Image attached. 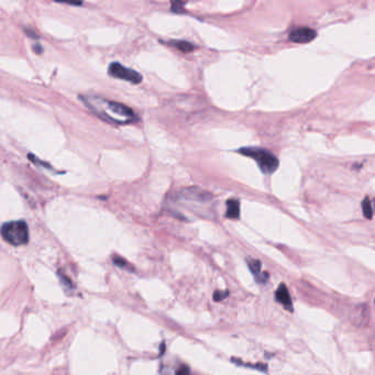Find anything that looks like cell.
Here are the masks:
<instances>
[{"mask_svg":"<svg viewBox=\"0 0 375 375\" xmlns=\"http://www.w3.org/2000/svg\"><path fill=\"white\" fill-rule=\"evenodd\" d=\"M168 211L175 216L186 218L187 214L207 217V214L213 211L214 198L209 193L201 188H183L175 193L166 202Z\"/></svg>","mask_w":375,"mask_h":375,"instance_id":"1","label":"cell"},{"mask_svg":"<svg viewBox=\"0 0 375 375\" xmlns=\"http://www.w3.org/2000/svg\"><path fill=\"white\" fill-rule=\"evenodd\" d=\"M92 111L105 121L114 124H129L137 120V114L131 108L101 96H79Z\"/></svg>","mask_w":375,"mask_h":375,"instance_id":"2","label":"cell"},{"mask_svg":"<svg viewBox=\"0 0 375 375\" xmlns=\"http://www.w3.org/2000/svg\"><path fill=\"white\" fill-rule=\"evenodd\" d=\"M1 236L4 241L12 246H23L29 241V228L26 221L16 220L2 224Z\"/></svg>","mask_w":375,"mask_h":375,"instance_id":"3","label":"cell"},{"mask_svg":"<svg viewBox=\"0 0 375 375\" xmlns=\"http://www.w3.org/2000/svg\"><path fill=\"white\" fill-rule=\"evenodd\" d=\"M239 152L252 158L261 168V171L266 174H271L276 171L278 167V160L272 152L268 151L266 149L259 148H242L239 150Z\"/></svg>","mask_w":375,"mask_h":375,"instance_id":"4","label":"cell"},{"mask_svg":"<svg viewBox=\"0 0 375 375\" xmlns=\"http://www.w3.org/2000/svg\"><path fill=\"white\" fill-rule=\"evenodd\" d=\"M108 72L112 77L120 78V79H122V81H127L132 84H139L142 82L141 74L138 73L137 71H134V69L132 68L123 66V65H121L118 62H113L110 64Z\"/></svg>","mask_w":375,"mask_h":375,"instance_id":"5","label":"cell"},{"mask_svg":"<svg viewBox=\"0 0 375 375\" xmlns=\"http://www.w3.org/2000/svg\"><path fill=\"white\" fill-rule=\"evenodd\" d=\"M317 33L312 28L302 27L296 28L289 33V40L295 43H308L312 42L313 40L316 38Z\"/></svg>","mask_w":375,"mask_h":375,"instance_id":"6","label":"cell"},{"mask_svg":"<svg viewBox=\"0 0 375 375\" xmlns=\"http://www.w3.org/2000/svg\"><path fill=\"white\" fill-rule=\"evenodd\" d=\"M275 299H276V301L281 304L285 309H287V311H289L291 313L294 311L291 295H289L288 288L285 284L282 283L276 289V292H275Z\"/></svg>","mask_w":375,"mask_h":375,"instance_id":"7","label":"cell"},{"mask_svg":"<svg viewBox=\"0 0 375 375\" xmlns=\"http://www.w3.org/2000/svg\"><path fill=\"white\" fill-rule=\"evenodd\" d=\"M247 263H248V267L250 268V271L252 272V274L254 275V277H256L258 283L264 284V283L268 282L269 275L268 273H262V271H261L262 263L260 262L259 260H257V259H248L247 260Z\"/></svg>","mask_w":375,"mask_h":375,"instance_id":"8","label":"cell"},{"mask_svg":"<svg viewBox=\"0 0 375 375\" xmlns=\"http://www.w3.org/2000/svg\"><path fill=\"white\" fill-rule=\"evenodd\" d=\"M240 216V203L237 199H229L227 201L226 217L230 219H238Z\"/></svg>","mask_w":375,"mask_h":375,"instance_id":"9","label":"cell"},{"mask_svg":"<svg viewBox=\"0 0 375 375\" xmlns=\"http://www.w3.org/2000/svg\"><path fill=\"white\" fill-rule=\"evenodd\" d=\"M362 212H363V214L364 217L368 218V219H372L373 217V207H372V203L370 199L367 197L363 199L362 202Z\"/></svg>","mask_w":375,"mask_h":375,"instance_id":"10","label":"cell"},{"mask_svg":"<svg viewBox=\"0 0 375 375\" xmlns=\"http://www.w3.org/2000/svg\"><path fill=\"white\" fill-rule=\"evenodd\" d=\"M172 43L173 44H171V46H174L175 48H177L178 50H181V51H183V52H191V51H193V50L195 49V47L193 46V44L189 43V42L174 41Z\"/></svg>","mask_w":375,"mask_h":375,"instance_id":"11","label":"cell"},{"mask_svg":"<svg viewBox=\"0 0 375 375\" xmlns=\"http://www.w3.org/2000/svg\"><path fill=\"white\" fill-rule=\"evenodd\" d=\"M228 295H229L228 291H217V292H214V299L216 302L223 301L224 298L228 297Z\"/></svg>","mask_w":375,"mask_h":375,"instance_id":"12","label":"cell"},{"mask_svg":"<svg viewBox=\"0 0 375 375\" xmlns=\"http://www.w3.org/2000/svg\"><path fill=\"white\" fill-rule=\"evenodd\" d=\"M113 263L121 268H127V267H128V263H127L126 260L119 258V257H113Z\"/></svg>","mask_w":375,"mask_h":375,"instance_id":"13","label":"cell"},{"mask_svg":"<svg viewBox=\"0 0 375 375\" xmlns=\"http://www.w3.org/2000/svg\"><path fill=\"white\" fill-rule=\"evenodd\" d=\"M58 275H59V279H61V282L65 285V286L72 287V282L69 281V279L67 278V276H65L64 274H61V273H59Z\"/></svg>","mask_w":375,"mask_h":375,"instance_id":"14","label":"cell"},{"mask_svg":"<svg viewBox=\"0 0 375 375\" xmlns=\"http://www.w3.org/2000/svg\"><path fill=\"white\" fill-rule=\"evenodd\" d=\"M175 375H189V368L186 366H183L179 368Z\"/></svg>","mask_w":375,"mask_h":375,"instance_id":"15","label":"cell"},{"mask_svg":"<svg viewBox=\"0 0 375 375\" xmlns=\"http://www.w3.org/2000/svg\"><path fill=\"white\" fill-rule=\"evenodd\" d=\"M374 207H375V201H374Z\"/></svg>","mask_w":375,"mask_h":375,"instance_id":"16","label":"cell"}]
</instances>
